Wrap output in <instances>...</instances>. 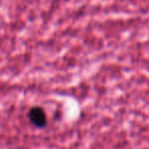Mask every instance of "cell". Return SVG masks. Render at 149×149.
Here are the masks:
<instances>
[{"mask_svg":"<svg viewBox=\"0 0 149 149\" xmlns=\"http://www.w3.org/2000/svg\"><path fill=\"white\" fill-rule=\"evenodd\" d=\"M28 118L33 126L36 128H45L47 126V116L44 109L40 106H34L28 112Z\"/></svg>","mask_w":149,"mask_h":149,"instance_id":"1","label":"cell"}]
</instances>
